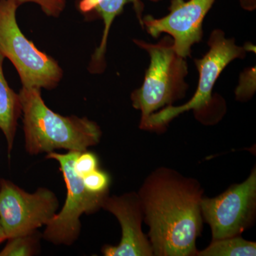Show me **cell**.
<instances>
[{"label":"cell","instance_id":"cell-10","mask_svg":"<svg viewBox=\"0 0 256 256\" xmlns=\"http://www.w3.org/2000/svg\"><path fill=\"white\" fill-rule=\"evenodd\" d=\"M102 208L116 217L121 226V240L117 246L106 245L102 252L106 256H152V248L143 232L144 220L142 203L137 192L104 198Z\"/></svg>","mask_w":256,"mask_h":256},{"label":"cell","instance_id":"cell-20","mask_svg":"<svg viewBox=\"0 0 256 256\" xmlns=\"http://www.w3.org/2000/svg\"><path fill=\"white\" fill-rule=\"evenodd\" d=\"M6 240V235H5L4 230H3L2 226L0 224V244Z\"/></svg>","mask_w":256,"mask_h":256},{"label":"cell","instance_id":"cell-5","mask_svg":"<svg viewBox=\"0 0 256 256\" xmlns=\"http://www.w3.org/2000/svg\"><path fill=\"white\" fill-rule=\"evenodd\" d=\"M208 45L210 50L206 54L194 60L200 78L191 100L184 105L168 106L152 114L146 122V130L162 131L173 119L188 110L194 111L196 116L208 110L214 104V86L226 67L236 58H244L247 52H256V47L252 44H246L244 46L236 44L234 38H227L220 30L212 32Z\"/></svg>","mask_w":256,"mask_h":256},{"label":"cell","instance_id":"cell-2","mask_svg":"<svg viewBox=\"0 0 256 256\" xmlns=\"http://www.w3.org/2000/svg\"><path fill=\"white\" fill-rule=\"evenodd\" d=\"M18 95L28 154H48L56 150L82 152L100 142L102 131L98 124L86 117L56 114L46 105L40 89L22 87Z\"/></svg>","mask_w":256,"mask_h":256},{"label":"cell","instance_id":"cell-7","mask_svg":"<svg viewBox=\"0 0 256 256\" xmlns=\"http://www.w3.org/2000/svg\"><path fill=\"white\" fill-rule=\"evenodd\" d=\"M60 203L52 190L24 191L10 180H0V224L6 240L34 233L54 216Z\"/></svg>","mask_w":256,"mask_h":256},{"label":"cell","instance_id":"cell-11","mask_svg":"<svg viewBox=\"0 0 256 256\" xmlns=\"http://www.w3.org/2000/svg\"><path fill=\"white\" fill-rule=\"evenodd\" d=\"M128 4H132L140 24L142 28L144 4L140 0H78L77 8L87 18H101L104 28L100 45L92 54L88 65L89 72L94 74H102L106 68V54L108 38L114 18L124 12Z\"/></svg>","mask_w":256,"mask_h":256},{"label":"cell","instance_id":"cell-13","mask_svg":"<svg viewBox=\"0 0 256 256\" xmlns=\"http://www.w3.org/2000/svg\"><path fill=\"white\" fill-rule=\"evenodd\" d=\"M256 242L245 240L240 236L212 240L197 256H255Z\"/></svg>","mask_w":256,"mask_h":256},{"label":"cell","instance_id":"cell-14","mask_svg":"<svg viewBox=\"0 0 256 256\" xmlns=\"http://www.w3.org/2000/svg\"><path fill=\"white\" fill-rule=\"evenodd\" d=\"M36 232L8 239L0 256H31L35 255L38 248V236Z\"/></svg>","mask_w":256,"mask_h":256},{"label":"cell","instance_id":"cell-21","mask_svg":"<svg viewBox=\"0 0 256 256\" xmlns=\"http://www.w3.org/2000/svg\"><path fill=\"white\" fill-rule=\"evenodd\" d=\"M150 1H152V2H159V1H160V0H150Z\"/></svg>","mask_w":256,"mask_h":256},{"label":"cell","instance_id":"cell-16","mask_svg":"<svg viewBox=\"0 0 256 256\" xmlns=\"http://www.w3.org/2000/svg\"><path fill=\"white\" fill-rule=\"evenodd\" d=\"M256 84L255 67L244 70L236 88V98L240 101H247L252 98L256 92Z\"/></svg>","mask_w":256,"mask_h":256},{"label":"cell","instance_id":"cell-12","mask_svg":"<svg viewBox=\"0 0 256 256\" xmlns=\"http://www.w3.org/2000/svg\"><path fill=\"white\" fill-rule=\"evenodd\" d=\"M5 57L0 53V130L4 134L9 156L13 146L18 120L22 114L18 94L10 86L5 78L3 63Z\"/></svg>","mask_w":256,"mask_h":256},{"label":"cell","instance_id":"cell-18","mask_svg":"<svg viewBox=\"0 0 256 256\" xmlns=\"http://www.w3.org/2000/svg\"><path fill=\"white\" fill-rule=\"evenodd\" d=\"M20 6L26 3H34L46 16L58 18L66 6V0H15Z\"/></svg>","mask_w":256,"mask_h":256},{"label":"cell","instance_id":"cell-8","mask_svg":"<svg viewBox=\"0 0 256 256\" xmlns=\"http://www.w3.org/2000/svg\"><path fill=\"white\" fill-rule=\"evenodd\" d=\"M201 210L212 230V240L242 235L256 220V168L245 181L232 185L218 196H204Z\"/></svg>","mask_w":256,"mask_h":256},{"label":"cell","instance_id":"cell-17","mask_svg":"<svg viewBox=\"0 0 256 256\" xmlns=\"http://www.w3.org/2000/svg\"><path fill=\"white\" fill-rule=\"evenodd\" d=\"M99 168V160L95 153L88 150L79 152L74 160V170L80 178Z\"/></svg>","mask_w":256,"mask_h":256},{"label":"cell","instance_id":"cell-1","mask_svg":"<svg viewBox=\"0 0 256 256\" xmlns=\"http://www.w3.org/2000/svg\"><path fill=\"white\" fill-rule=\"evenodd\" d=\"M138 194L154 256H196L203 230L201 184L162 166L146 176Z\"/></svg>","mask_w":256,"mask_h":256},{"label":"cell","instance_id":"cell-15","mask_svg":"<svg viewBox=\"0 0 256 256\" xmlns=\"http://www.w3.org/2000/svg\"><path fill=\"white\" fill-rule=\"evenodd\" d=\"M82 180L88 191L95 194L108 193L110 176L104 170L98 168L82 176Z\"/></svg>","mask_w":256,"mask_h":256},{"label":"cell","instance_id":"cell-3","mask_svg":"<svg viewBox=\"0 0 256 256\" xmlns=\"http://www.w3.org/2000/svg\"><path fill=\"white\" fill-rule=\"evenodd\" d=\"M134 43L146 50L150 58L142 85L131 94L133 108L141 112L140 128L146 130L152 114L184 97L188 63L176 53L171 36H164L158 44L138 40Z\"/></svg>","mask_w":256,"mask_h":256},{"label":"cell","instance_id":"cell-4","mask_svg":"<svg viewBox=\"0 0 256 256\" xmlns=\"http://www.w3.org/2000/svg\"><path fill=\"white\" fill-rule=\"evenodd\" d=\"M18 8L15 0H0V53L13 64L23 88L52 90L63 78V69L24 34L16 21Z\"/></svg>","mask_w":256,"mask_h":256},{"label":"cell","instance_id":"cell-6","mask_svg":"<svg viewBox=\"0 0 256 256\" xmlns=\"http://www.w3.org/2000/svg\"><path fill=\"white\" fill-rule=\"evenodd\" d=\"M79 152L48 153L47 159L60 164L67 188L63 208L46 225L43 237L55 245L70 246L80 236L82 214H94L102 208L104 198L108 193L95 194L86 188L82 178L74 170V162Z\"/></svg>","mask_w":256,"mask_h":256},{"label":"cell","instance_id":"cell-19","mask_svg":"<svg viewBox=\"0 0 256 256\" xmlns=\"http://www.w3.org/2000/svg\"><path fill=\"white\" fill-rule=\"evenodd\" d=\"M242 9L252 12L256 10V0H239Z\"/></svg>","mask_w":256,"mask_h":256},{"label":"cell","instance_id":"cell-9","mask_svg":"<svg viewBox=\"0 0 256 256\" xmlns=\"http://www.w3.org/2000/svg\"><path fill=\"white\" fill-rule=\"evenodd\" d=\"M216 0H172L169 14L162 18H142V28L154 38L161 34L172 37L176 53L186 58L192 47L201 42L203 22Z\"/></svg>","mask_w":256,"mask_h":256}]
</instances>
